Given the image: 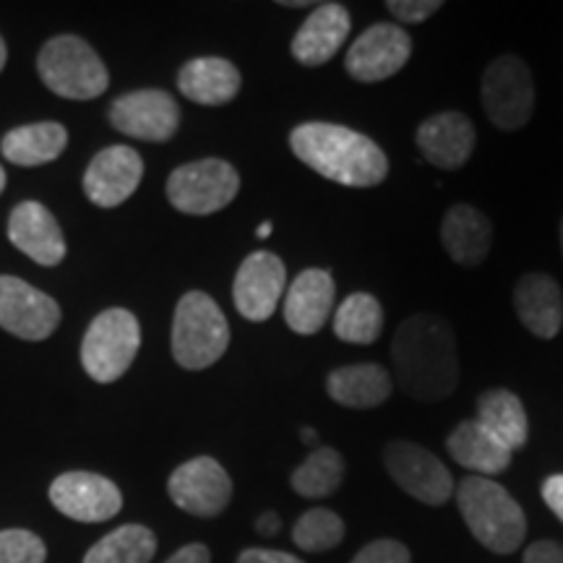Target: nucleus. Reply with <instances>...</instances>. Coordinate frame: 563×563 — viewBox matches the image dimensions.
Returning a JSON list of instances; mask_svg holds the SVG:
<instances>
[{
	"mask_svg": "<svg viewBox=\"0 0 563 563\" xmlns=\"http://www.w3.org/2000/svg\"><path fill=\"white\" fill-rule=\"evenodd\" d=\"M287 272L279 256L269 251H256L241 264L232 282V300L243 319L262 323L277 311L285 292Z\"/></svg>",
	"mask_w": 563,
	"mask_h": 563,
	"instance_id": "obj_14",
	"label": "nucleus"
},
{
	"mask_svg": "<svg viewBox=\"0 0 563 563\" xmlns=\"http://www.w3.org/2000/svg\"><path fill=\"white\" fill-rule=\"evenodd\" d=\"M141 347L139 319L125 308H108L89 323L81 342V365L97 384H112L131 368Z\"/></svg>",
	"mask_w": 563,
	"mask_h": 563,
	"instance_id": "obj_6",
	"label": "nucleus"
},
{
	"mask_svg": "<svg viewBox=\"0 0 563 563\" xmlns=\"http://www.w3.org/2000/svg\"><path fill=\"white\" fill-rule=\"evenodd\" d=\"M230 323L207 292H186L175 308L173 357L180 368L203 371L228 352Z\"/></svg>",
	"mask_w": 563,
	"mask_h": 563,
	"instance_id": "obj_4",
	"label": "nucleus"
},
{
	"mask_svg": "<svg viewBox=\"0 0 563 563\" xmlns=\"http://www.w3.org/2000/svg\"><path fill=\"white\" fill-rule=\"evenodd\" d=\"M415 141L422 157L439 170H456L473 157L477 136L470 118H464L462 112H439L420 123Z\"/></svg>",
	"mask_w": 563,
	"mask_h": 563,
	"instance_id": "obj_20",
	"label": "nucleus"
},
{
	"mask_svg": "<svg viewBox=\"0 0 563 563\" xmlns=\"http://www.w3.org/2000/svg\"><path fill=\"white\" fill-rule=\"evenodd\" d=\"M391 363L402 391L418 402H441L460 386L454 332L439 316L420 313L402 321L391 340Z\"/></svg>",
	"mask_w": 563,
	"mask_h": 563,
	"instance_id": "obj_1",
	"label": "nucleus"
},
{
	"mask_svg": "<svg viewBox=\"0 0 563 563\" xmlns=\"http://www.w3.org/2000/svg\"><path fill=\"white\" fill-rule=\"evenodd\" d=\"M386 11L402 24H422L435 11H441V0H389Z\"/></svg>",
	"mask_w": 563,
	"mask_h": 563,
	"instance_id": "obj_34",
	"label": "nucleus"
},
{
	"mask_svg": "<svg viewBox=\"0 0 563 563\" xmlns=\"http://www.w3.org/2000/svg\"><path fill=\"white\" fill-rule=\"evenodd\" d=\"M68 146V131L60 123H30L9 131L0 141L3 157L21 167H40L58 159Z\"/></svg>",
	"mask_w": 563,
	"mask_h": 563,
	"instance_id": "obj_26",
	"label": "nucleus"
},
{
	"mask_svg": "<svg viewBox=\"0 0 563 563\" xmlns=\"http://www.w3.org/2000/svg\"><path fill=\"white\" fill-rule=\"evenodd\" d=\"M178 89L196 104L220 108L235 100L241 91V70L235 68V63L217 58V55H203L180 68Z\"/></svg>",
	"mask_w": 563,
	"mask_h": 563,
	"instance_id": "obj_23",
	"label": "nucleus"
},
{
	"mask_svg": "<svg viewBox=\"0 0 563 563\" xmlns=\"http://www.w3.org/2000/svg\"><path fill=\"white\" fill-rule=\"evenodd\" d=\"M47 548L30 530H0V563H45Z\"/></svg>",
	"mask_w": 563,
	"mask_h": 563,
	"instance_id": "obj_32",
	"label": "nucleus"
},
{
	"mask_svg": "<svg viewBox=\"0 0 563 563\" xmlns=\"http://www.w3.org/2000/svg\"><path fill=\"white\" fill-rule=\"evenodd\" d=\"M165 563H211V553L207 545L191 543V545L180 548L178 553H173Z\"/></svg>",
	"mask_w": 563,
	"mask_h": 563,
	"instance_id": "obj_38",
	"label": "nucleus"
},
{
	"mask_svg": "<svg viewBox=\"0 0 563 563\" xmlns=\"http://www.w3.org/2000/svg\"><path fill=\"white\" fill-rule=\"evenodd\" d=\"M446 449L456 464H462L464 470H473L481 477L504 473L514 454L504 441H498L477 420L460 422L446 439Z\"/></svg>",
	"mask_w": 563,
	"mask_h": 563,
	"instance_id": "obj_24",
	"label": "nucleus"
},
{
	"mask_svg": "<svg viewBox=\"0 0 563 563\" xmlns=\"http://www.w3.org/2000/svg\"><path fill=\"white\" fill-rule=\"evenodd\" d=\"M464 525L490 553L509 555L525 543L527 519L522 506L504 485L488 477L470 475L454 490Z\"/></svg>",
	"mask_w": 563,
	"mask_h": 563,
	"instance_id": "obj_3",
	"label": "nucleus"
},
{
	"mask_svg": "<svg viewBox=\"0 0 563 563\" xmlns=\"http://www.w3.org/2000/svg\"><path fill=\"white\" fill-rule=\"evenodd\" d=\"M157 553V538L144 525H123L97 540L84 563H150Z\"/></svg>",
	"mask_w": 563,
	"mask_h": 563,
	"instance_id": "obj_29",
	"label": "nucleus"
},
{
	"mask_svg": "<svg viewBox=\"0 0 563 563\" xmlns=\"http://www.w3.org/2000/svg\"><path fill=\"white\" fill-rule=\"evenodd\" d=\"M40 79L66 100H97L110 87V74L95 47L74 34H60L37 55Z\"/></svg>",
	"mask_w": 563,
	"mask_h": 563,
	"instance_id": "obj_5",
	"label": "nucleus"
},
{
	"mask_svg": "<svg viewBox=\"0 0 563 563\" xmlns=\"http://www.w3.org/2000/svg\"><path fill=\"white\" fill-rule=\"evenodd\" d=\"M279 5H285V9H313V3H302V0H285Z\"/></svg>",
	"mask_w": 563,
	"mask_h": 563,
	"instance_id": "obj_40",
	"label": "nucleus"
},
{
	"mask_svg": "<svg viewBox=\"0 0 563 563\" xmlns=\"http://www.w3.org/2000/svg\"><path fill=\"white\" fill-rule=\"evenodd\" d=\"M167 493L178 509L194 517H220L232 498V481L211 456H196L180 464L167 481Z\"/></svg>",
	"mask_w": 563,
	"mask_h": 563,
	"instance_id": "obj_11",
	"label": "nucleus"
},
{
	"mask_svg": "<svg viewBox=\"0 0 563 563\" xmlns=\"http://www.w3.org/2000/svg\"><path fill=\"white\" fill-rule=\"evenodd\" d=\"M110 123L125 136L141 141H170L180 125V108L162 89H139L110 104Z\"/></svg>",
	"mask_w": 563,
	"mask_h": 563,
	"instance_id": "obj_13",
	"label": "nucleus"
},
{
	"mask_svg": "<svg viewBox=\"0 0 563 563\" xmlns=\"http://www.w3.org/2000/svg\"><path fill=\"white\" fill-rule=\"evenodd\" d=\"M300 439L306 441V443H316V431H313V428H302Z\"/></svg>",
	"mask_w": 563,
	"mask_h": 563,
	"instance_id": "obj_42",
	"label": "nucleus"
},
{
	"mask_svg": "<svg viewBox=\"0 0 563 563\" xmlns=\"http://www.w3.org/2000/svg\"><path fill=\"white\" fill-rule=\"evenodd\" d=\"M561 251H563V220H561Z\"/></svg>",
	"mask_w": 563,
	"mask_h": 563,
	"instance_id": "obj_45",
	"label": "nucleus"
},
{
	"mask_svg": "<svg viewBox=\"0 0 563 563\" xmlns=\"http://www.w3.org/2000/svg\"><path fill=\"white\" fill-rule=\"evenodd\" d=\"M336 287L327 269L300 272L285 295V321L295 334H319L334 311Z\"/></svg>",
	"mask_w": 563,
	"mask_h": 563,
	"instance_id": "obj_19",
	"label": "nucleus"
},
{
	"mask_svg": "<svg viewBox=\"0 0 563 563\" xmlns=\"http://www.w3.org/2000/svg\"><path fill=\"white\" fill-rule=\"evenodd\" d=\"M384 464L391 481L407 496L418 498L428 506H441L454 496V477L443 462L426 446L410 441H391L384 449Z\"/></svg>",
	"mask_w": 563,
	"mask_h": 563,
	"instance_id": "obj_9",
	"label": "nucleus"
},
{
	"mask_svg": "<svg viewBox=\"0 0 563 563\" xmlns=\"http://www.w3.org/2000/svg\"><path fill=\"white\" fill-rule=\"evenodd\" d=\"M483 108L501 131H519L534 110V84L527 63L517 55H498L483 70Z\"/></svg>",
	"mask_w": 563,
	"mask_h": 563,
	"instance_id": "obj_8",
	"label": "nucleus"
},
{
	"mask_svg": "<svg viewBox=\"0 0 563 563\" xmlns=\"http://www.w3.org/2000/svg\"><path fill=\"white\" fill-rule=\"evenodd\" d=\"M9 241L42 266H55L66 258V241L53 211L40 201H24L9 217Z\"/></svg>",
	"mask_w": 563,
	"mask_h": 563,
	"instance_id": "obj_18",
	"label": "nucleus"
},
{
	"mask_svg": "<svg viewBox=\"0 0 563 563\" xmlns=\"http://www.w3.org/2000/svg\"><path fill=\"white\" fill-rule=\"evenodd\" d=\"M477 422L504 441L511 452L527 446L530 439V420H527L525 405L517 394L509 389H488L477 397Z\"/></svg>",
	"mask_w": 563,
	"mask_h": 563,
	"instance_id": "obj_27",
	"label": "nucleus"
},
{
	"mask_svg": "<svg viewBox=\"0 0 563 563\" xmlns=\"http://www.w3.org/2000/svg\"><path fill=\"white\" fill-rule=\"evenodd\" d=\"M141 178H144L141 154L131 146L115 144L89 162L87 173H84V194L102 209L121 207L136 191Z\"/></svg>",
	"mask_w": 563,
	"mask_h": 563,
	"instance_id": "obj_16",
	"label": "nucleus"
},
{
	"mask_svg": "<svg viewBox=\"0 0 563 563\" xmlns=\"http://www.w3.org/2000/svg\"><path fill=\"white\" fill-rule=\"evenodd\" d=\"M391 376L384 365L357 363L334 368L327 378V391L336 405L350 410H371L391 397Z\"/></svg>",
	"mask_w": 563,
	"mask_h": 563,
	"instance_id": "obj_25",
	"label": "nucleus"
},
{
	"mask_svg": "<svg viewBox=\"0 0 563 563\" xmlns=\"http://www.w3.org/2000/svg\"><path fill=\"white\" fill-rule=\"evenodd\" d=\"M441 243L452 262L460 266H477L490 253L493 224L481 209L470 207V203H454L443 214Z\"/></svg>",
	"mask_w": 563,
	"mask_h": 563,
	"instance_id": "obj_22",
	"label": "nucleus"
},
{
	"mask_svg": "<svg viewBox=\"0 0 563 563\" xmlns=\"http://www.w3.org/2000/svg\"><path fill=\"white\" fill-rule=\"evenodd\" d=\"M3 188H5V170L0 167V194H3Z\"/></svg>",
	"mask_w": 563,
	"mask_h": 563,
	"instance_id": "obj_44",
	"label": "nucleus"
},
{
	"mask_svg": "<svg viewBox=\"0 0 563 563\" xmlns=\"http://www.w3.org/2000/svg\"><path fill=\"white\" fill-rule=\"evenodd\" d=\"M51 501L76 522H108L123 506L118 485L95 473H66L51 485Z\"/></svg>",
	"mask_w": 563,
	"mask_h": 563,
	"instance_id": "obj_15",
	"label": "nucleus"
},
{
	"mask_svg": "<svg viewBox=\"0 0 563 563\" xmlns=\"http://www.w3.org/2000/svg\"><path fill=\"white\" fill-rule=\"evenodd\" d=\"M60 323V308L30 282L0 277V329L26 342L47 340Z\"/></svg>",
	"mask_w": 563,
	"mask_h": 563,
	"instance_id": "obj_12",
	"label": "nucleus"
},
{
	"mask_svg": "<svg viewBox=\"0 0 563 563\" xmlns=\"http://www.w3.org/2000/svg\"><path fill=\"white\" fill-rule=\"evenodd\" d=\"M238 563H302L298 555L285 551H272V548H245L238 555Z\"/></svg>",
	"mask_w": 563,
	"mask_h": 563,
	"instance_id": "obj_35",
	"label": "nucleus"
},
{
	"mask_svg": "<svg viewBox=\"0 0 563 563\" xmlns=\"http://www.w3.org/2000/svg\"><path fill=\"white\" fill-rule=\"evenodd\" d=\"M543 501L563 522V475H551L543 483Z\"/></svg>",
	"mask_w": 563,
	"mask_h": 563,
	"instance_id": "obj_37",
	"label": "nucleus"
},
{
	"mask_svg": "<svg viewBox=\"0 0 563 563\" xmlns=\"http://www.w3.org/2000/svg\"><path fill=\"white\" fill-rule=\"evenodd\" d=\"M522 563H563V545L553 540H540L527 548Z\"/></svg>",
	"mask_w": 563,
	"mask_h": 563,
	"instance_id": "obj_36",
	"label": "nucleus"
},
{
	"mask_svg": "<svg viewBox=\"0 0 563 563\" xmlns=\"http://www.w3.org/2000/svg\"><path fill=\"white\" fill-rule=\"evenodd\" d=\"M514 308L527 332L553 340L563 327V295L559 282L548 274H525L514 290Z\"/></svg>",
	"mask_w": 563,
	"mask_h": 563,
	"instance_id": "obj_21",
	"label": "nucleus"
},
{
	"mask_svg": "<svg viewBox=\"0 0 563 563\" xmlns=\"http://www.w3.org/2000/svg\"><path fill=\"white\" fill-rule=\"evenodd\" d=\"M336 340L347 344H373L382 336L384 308L368 292H352L334 311Z\"/></svg>",
	"mask_w": 563,
	"mask_h": 563,
	"instance_id": "obj_28",
	"label": "nucleus"
},
{
	"mask_svg": "<svg viewBox=\"0 0 563 563\" xmlns=\"http://www.w3.org/2000/svg\"><path fill=\"white\" fill-rule=\"evenodd\" d=\"M412 55V40L397 24H373L350 45L344 68L355 81L376 84L391 79L407 66Z\"/></svg>",
	"mask_w": 563,
	"mask_h": 563,
	"instance_id": "obj_10",
	"label": "nucleus"
},
{
	"mask_svg": "<svg viewBox=\"0 0 563 563\" xmlns=\"http://www.w3.org/2000/svg\"><path fill=\"white\" fill-rule=\"evenodd\" d=\"M5 58H9V53H5V42H3V37H0V70H3V66H5Z\"/></svg>",
	"mask_w": 563,
	"mask_h": 563,
	"instance_id": "obj_43",
	"label": "nucleus"
},
{
	"mask_svg": "<svg viewBox=\"0 0 563 563\" xmlns=\"http://www.w3.org/2000/svg\"><path fill=\"white\" fill-rule=\"evenodd\" d=\"M344 481V460L332 446H319L298 464L290 483L292 490L302 498H327L340 488Z\"/></svg>",
	"mask_w": 563,
	"mask_h": 563,
	"instance_id": "obj_30",
	"label": "nucleus"
},
{
	"mask_svg": "<svg viewBox=\"0 0 563 563\" xmlns=\"http://www.w3.org/2000/svg\"><path fill=\"white\" fill-rule=\"evenodd\" d=\"M350 30V11L342 3L313 5V11L308 13V19L302 21L300 30L292 37V58L308 68L323 66L340 53Z\"/></svg>",
	"mask_w": 563,
	"mask_h": 563,
	"instance_id": "obj_17",
	"label": "nucleus"
},
{
	"mask_svg": "<svg viewBox=\"0 0 563 563\" xmlns=\"http://www.w3.org/2000/svg\"><path fill=\"white\" fill-rule=\"evenodd\" d=\"M350 563H410V551L397 540H373Z\"/></svg>",
	"mask_w": 563,
	"mask_h": 563,
	"instance_id": "obj_33",
	"label": "nucleus"
},
{
	"mask_svg": "<svg viewBox=\"0 0 563 563\" xmlns=\"http://www.w3.org/2000/svg\"><path fill=\"white\" fill-rule=\"evenodd\" d=\"M241 191V175L230 162L209 157L180 165L167 178V199L183 214L207 217L230 207Z\"/></svg>",
	"mask_w": 563,
	"mask_h": 563,
	"instance_id": "obj_7",
	"label": "nucleus"
},
{
	"mask_svg": "<svg viewBox=\"0 0 563 563\" xmlns=\"http://www.w3.org/2000/svg\"><path fill=\"white\" fill-rule=\"evenodd\" d=\"M256 530L266 534V538H272V534H277L282 530V519L274 511H266V514H262V517H258Z\"/></svg>",
	"mask_w": 563,
	"mask_h": 563,
	"instance_id": "obj_39",
	"label": "nucleus"
},
{
	"mask_svg": "<svg viewBox=\"0 0 563 563\" xmlns=\"http://www.w3.org/2000/svg\"><path fill=\"white\" fill-rule=\"evenodd\" d=\"M256 235L262 238V241H264V238H269V235H272V222H262V224H258Z\"/></svg>",
	"mask_w": 563,
	"mask_h": 563,
	"instance_id": "obj_41",
	"label": "nucleus"
},
{
	"mask_svg": "<svg viewBox=\"0 0 563 563\" xmlns=\"http://www.w3.org/2000/svg\"><path fill=\"white\" fill-rule=\"evenodd\" d=\"M344 540V522L332 509H308L292 530V543L306 553L332 551Z\"/></svg>",
	"mask_w": 563,
	"mask_h": 563,
	"instance_id": "obj_31",
	"label": "nucleus"
},
{
	"mask_svg": "<svg viewBox=\"0 0 563 563\" xmlns=\"http://www.w3.org/2000/svg\"><path fill=\"white\" fill-rule=\"evenodd\" d=\"M290 150L321 178L347 188H373L389 175L382 146L347 125L300 123L290 133Z\"/></svg>",
	"mask_w": 563,
	"mask_h": 563,
	"instance_id": "obj_2",
	"label": "nucleus"
}]
</instances>
